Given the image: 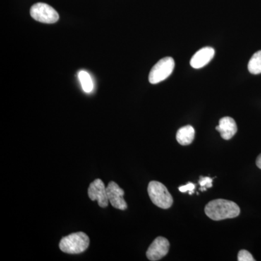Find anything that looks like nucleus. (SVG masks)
<instances>
[{
  "label": "nucleus",
  "mask_w": 261,
  "mask_h": 261,
  "mask_svg": "<svg viewBox=\"0 0 261 261\" xmlns=\"http://www.w3.org/2000/svg\"><path fill=\"white\" fill-rule=\"evenodd\" d=\"M30 14L34 20L41 23H55L59 20L58 12L45 3H39L33 5Z\"/></svg>",
  "instance_id": "39448f33"
},
{
  "label": "nucleus",
  "mask_w": 261,
  "mask_h": 261,
  "mask_svg": "<svg viewBox=\"0 0 261 261\" xmlns=\"http://www.w3.org/2000/svg\"><path fill=\"white\" fill-rule=\"evenodd\" d=\"M256 166L261 169V154L257 156L256 159Z\"/></svg>",
  "instance_id": "f3484780"
},
{
  "label": "nucleus",
  "mask_w": 261,
  "mask_h": 261,
  "mask_svg": "<svg viewBox=\"0 0 261 261\" xmlns=\"http://www.w3.org/2000/svg\"><path fill=\"white\" fill-rule=\"evenodd\" d=\"M199 185L201 187H206V188H211L213 187V178L208 177V176H200L199 180Z\"/></svg>",
  "instance_id": "2eb2a0df"
},
{
  "label": "nucleus",
  "mask_w": 261,
  "mask_h": 261,
  "mask_svg": "<svg viewBox=\"0 0 261 261\" xmlns=\"http://www.w3.org/2000/svg\"><path fill=\"white\" fill-rule=\"evenodd\" d=\"M248 70L252 74L261 73V50L257 51L252 56L249 61Z\"/></svg>",
  "instance_id": "f8f14e48"
},
{
  "label": "nucleus",
  "mask_w": 261,
  "mask_h": 261,
  "mask_svg": "<svg viewBox=\"0 0 261 261\" xmlns=\"http://www.w3.org/2000/svg\"><path fill=\"white\" fill-rule=\"evenodd\" d=\"M147 192L152 203L162 209H168L172 206V196L164 185L159 181L149 182Z\"/></svg>",
  "instance_id": "7ed1b4c3"
},
{
  "label": "nucleus",
  "mask_w": 261,
  "mask_h": 261,
  "mask_svg": "<svg viewBox=\"0 0 261 261\" xmlns=\"http://www.w3.org/2000/svg\"><path fill=\"white\" fill-rule=\"evenodd\" d=\"M175 62L171 57H166L160 60L152 67L149 75V83L156 84L166 80L174 69Z\"/></svg>",
  "instance_id": "20e7f679"
},
{
  "label": "nucleus",
  "mask_w": 261,
  "mask_h": 261,
  "mask_svg": "<svg viewBox=\"0 0 261 261\" xmlns=\"http://www.w3.org/2000/svg\"><path fill=\"white\" fill-rule=\"evenodd\" d=\"M88 196L91 200H97L99 207H108L109 200H108L107 188L105 186V184L102 180L99 178L94 180L89 185Z\"/></svg>",
  "instance_id": "423d86ee"
},
{
  "label": "nucleus",
  "mask_w": 261,
  "mask_h": 261,
  "mask_svg": "<svg viewBox=\"0 0 261 261\" xmlns=\"http://www.w3.org/2000/svg\"><path fill=\"white\" fill-rule=\"evenodd\" d=\"M239 261H255V258L247 250H242L238 253Z\"/></svg>",
  "instance_id": "4468645a"
},
{
  "label": "nucleus",
  "mask_w": 261,
  "mask_h": 261,
  "mask_svg": "<svg viewBox=\"0 0 261 261\" xmlns=\"http://www.w3.org/2000/svg\"><path fill=\"white\" fill-rule=\"evenodd\" d=\"M216 129L220 132L222 139L229 140L238 132V126L232 118L224 117L220 120L219 126L216 127Z\"/></svg>",
  "instance_id": "9d476101"
},
{
  "label": "nucleus",
  "mask_w": 261,
  "mask_h": 261,
  "mask_svg": "<svg viewBox=\"0 0 261 261\" xmlns=\"http://www.w3.org/2000/svg\"><path fill=\"white\" fill-rule=\"evenodd\" d=\"M79 79H80L81 84L84 92L87 93H90L93 90V82L90 75L85 70H80L79 73Z\"/></svg>",
  "instance_id": "ddd939ff"
},
{
  "label": "nucleus",
  "mask_w": 261,
  "mask_h": 261,
  "mask_svg": "<svg viewBox=\"0 0 261 261\" xmlns=\"http://www.w3.org/2000/svg\"><path fill=\"white\" fill-rule=\"evenodd\" d=\"M108 200L115 208L125 211L127 209V203L123 198L124 191L114 181H111L107 187Z\"/></svg>",
  "instance_id": "6e6552de"
},
{
  "label": "nucleus",
  "mask_w": 261,
  "mask_h": 261,
  "mask_svg": "<svg viewBox=\"0 0 261 261\" xmlns=\"http://www.w3.org/2000/svg\"><path fill=\"white\" fill-rule=\"evenodd\" d=\"M195 137V130L190 125L181 127L176 133V140L181 145L187 146L192 144Z\"/></svg>",
  "instance_id": "9b49d317"
},
{
  "label": "nucleus",
  "mask_w": 261,
  "mask_h": 261,
  "mask_svg": "<svg viewBox=\"0 0 261 261\" xmlns=\"http://www.w3.org/2000/svg\"><path fill=\"white\" fill-rule=\"evenodd\" d=\"M205 213L207 217L214 221L233 219L240 214L238 204L231 200L217 199L211 201L206 205Z\"/></svg>",
  "instance_id": "f257e3e1"
},
{
  "label": "nucleus",
  "mask_w": 261,
  "mask_h": 261,
  "mask_svg": "<svg viewBox=\"0 0 261 261\" xmlns=\"http://www.w3.org/2000/svg\"><path fill=\"white\" fill-rule=\"evenodd\" d=\"M214 48L210 47L202 48L192 57L191 61H190V65L192 68L199 69V68H202L208 64L211 60L214 58Z\"/></svg>",
  "instance_id": "1a4fd4ad"
},
{
  "label": "nucleus",
  "mask_w": 261,
  "mask_h": 261,
  "mask_svg": "<svg viewBox=\"0 0 261 261\" xmlns=\"http://www.w3.org/2000/svg\"><path fill=\"white\" fill-rule=\"evenodd\" d=\"M90 240L85 233H70L61 239L59 247L61 251L68 254H80L88 248Z\"/></svg>",
  "instance_id": "f03ea898"
},
{
  "label": "nucleus",
  "mask_w": 261,
  "mask_h": 261,
  "mask_svg": "<svg viewBox=\"0 0 261 261\" xmlns=\"http://www.w3.org/2000/svg\"><path fill=\"white\" fill-rule=\"evenodd\" d=\"M170 243L167 239L159 237L149 245L146 255L149 260H159L167 255Z\"/></svg>",
  "instance_id": "0eeeda50"
},
{
  "label": "nucleus",
  "mask_w": 261,
  "mask_h": 261,
  "mask_svg": "<svg viewBox=\"0 0 261 261\" xmlns=\"http://www.w3.org/2000/svg\"><path fill=\"white\" fill-rule=\"evenodd\" d=\"M196 187V185H194L192 182H188L185 186L178 187V190L182 193H185L187 192H194Z\"/></svg>",
  "instance_id": "dca6fc26"
}]
</instances>
